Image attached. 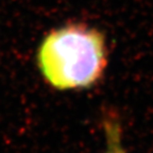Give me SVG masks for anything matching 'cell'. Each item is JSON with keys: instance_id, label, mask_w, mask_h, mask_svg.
<instances>
[{"instance_id": "obj_1", "label": "cell", "mask_w": 153, "mask_h": 153, "mask_svg": "<svg viewBox=\"0 0 153 153\" xmlns=\"http://www.w3.org/2000/svg\"><path fill=\"white\" fill-rule=\"evenodd\" d=\"M37 65L54 88H88L101 79L106 67L104 37L96 29L83 25L56 29L42 42Z\"/></svg>"}, {"instance_id": "obj_2", "label": "cell", "mask_w": 153, "mask_h": 153, "mask_svg": "<svg viewBox=\"0 0 153 153\" xmlns=\"http://www.w3.org/2000/svg\"><path fill=\"white\" fill-rule=\"evenodd\" d=\"M103 130L106 141L104 153H128L122 141L121 122L116 115L113 113L105 115L103 118Z\"/></svg>"}]
</instances>
